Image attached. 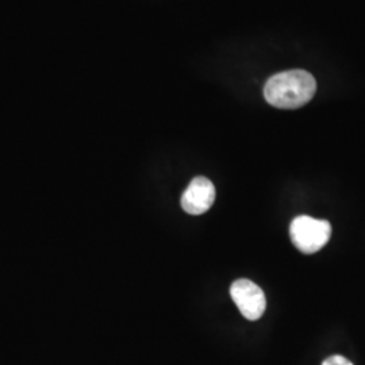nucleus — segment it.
I'll use <instances>...</instances> for the list:
<instances>
[{"mask_svg":"<svg viewBox=\"0 0 365 365\" xmlns=\"http://www.w3.org/2000/svg\"><path fill=\"white\" fill-rule=\"evenodd\" d=\"M317 91L313 75L294 69L274 75L264 87L265 101L274 107L294 110L307 105Z\"/></svg>","mask_w":365,"mask_h":365,"instance_id":"f257e3e1","label":"nucleus"},{"mask_svg":"<svg viewBox=\"0 0 365 365\" xmlns=\"http://www.w3.org/2000/svg\"><path fill=\"white\" fill-rule=\"evenodd\" d=\"M291 241L295 248L306 255H313L324 248L331 235V225L309 215L297 217L289 226Z\"/></svg>","mask_w":365,"mask_h":365,"instance_id":"f03ea898","label":"nucleus"},{"mask_svg":"<svg viewBox=\"0 0 365 365\" xmlns=\"http://www.w3.org/2000/svg\"><path fill=\"white\" fill-rule=\"evenodd\" d=\"M230 295L238 310L249 321L260 319L267 309V299L262 289L248 279L235 280L230 287Z\"/></svg>","mask_w":365,"mask_h":365,"instance_id":"7ed1b4c3","label":"nucleus"},{"mask_svg":"<svg viewBox=\"0 0 365 365\" xmlns=\"http://www.w3.org/2000/svg\"><path fill=\"white\" fill-rule=\"evenodd\" d=\"M215 200V187L207 178L197 176L182 196V207L191 215H202L207 212Z\"/></svg>","mask_w":365,"mask_h":365,"instance_id":"20e7f679","label":"nucleus"},{"mask_svg":"<svg viewBox=\"0 0 365 365\" xmlns=\"http://www.w3.org/2000/svg\"><path fill=\"white\" fill-rule=\"evenodd\" d=\"M322 365H353L346 357H344V356H339V354H336V356H330V357H327V360L324 361V364Z\"/></svg>","mask_w":365,"mask_h":365,"instance_id":"39448f33","label":"nucleus"}]
</instances>
